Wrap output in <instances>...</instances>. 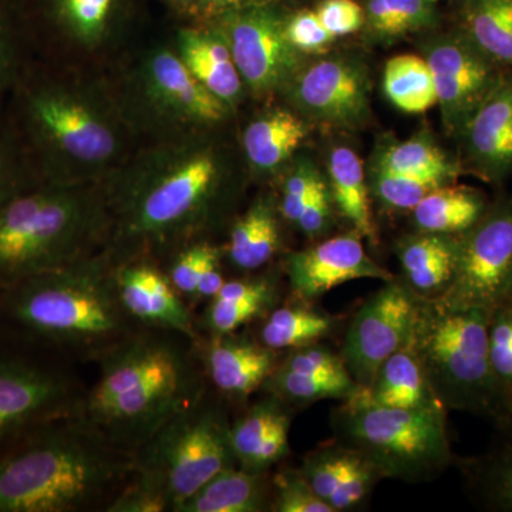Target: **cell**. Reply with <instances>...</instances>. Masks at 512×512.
<instances>
[{
	"label": "cell",
	"mask_w": 512,
	"mask_h": 512,
	"mask_svg": "<svg viewBox=\"0 0 512 512\" xmlns=\"http://www.w3.org/2000/svg\"><path fill=\"white\" fill-rule=\"evenodd\" d=\"M221 128L147 141L103 181L110 215L104 251L113 264L167 261L185 245L210 239L234 178Z\"/></svg>",
	"instance_id": "cell-1"
},
{
	"label": "cell",
	"mask_w": 512,
	"mask_h": 512,
	"mask_svg": "<svg viewBox=\"0 0 512 512\" xmlns=\"http://www.w3.org/2000/svg\"><path fill=\"white\" fill-rule=\"evenodd\" d=\"M2 123L40 184L101 183L138 147L107 77L37 57L13 87Z\"/></svg>",
	"instance_id": "cell-2"
},
{
	"label": "cell",
	"mask_w": 512,
	"mask_h": 512,
	"mask_svg": "<svg viewBox=\"0 0 512 512\" xmlns=\"http://www.w3.org/2000/svg\"><path fill=\"white\" fill-rule=\"evenodd\" d=\"M134 453L80 414L43 424L0 453V512L87 510L133 477Z\"/></svg>",
	"instance_id": "cell-3"
},
{
	"label": "cell",
	"mask_w": 512,
	"mask_h": 512,
	"mask_svg": "<svg viewBox=\"0 0 512 512\" xmlns=\"http://www.w3.org/2000/svg\"><path fill=\"white\" fill-rule=\"evenodd\" d=\"M185 340L190 339L151 328L128 336L101 357L99 380L83 397L80 416L134 453L205 393L194 349Z\"/></svg>",
	"instance_id": "cell-4"
},
{
	"label": "cell",
	"mask_w": 512,
	"mask_h": 512,
	"mask_svg": "<svg viewBox=\"0 0 512 512\" xmlns=\"http://www.w3.org/2000/svg\"><path fill=\"white\" fill-rule=\"evenodd\" d=\"M0 323L56 355L99 360L138 330L106 251L0 289Z\"/></svg>",
	"instance_id": "cell-5"
},
{
	"label": "cell",
	"mask_w": 512,
	"mask_h": 512,
	"mask_svg": "<svg viewBox=\"0 0 512 512\" xmlns=\"http://www.w3.org/2000/svg\"><path fill=\"white\" fill-rule=\"evenodd\" d=\"M109 235L103 181L36 185L0 207V289L99 254Z\"/></svg>",
	"instance_id": "cell-6"
},
{
	"label": "cell",
	"mask_w": 512,
	"mask_h": 512,
	"mask_svg": "<svg viewBox=\"0 0 512 512\" xmlns=\"http://www.w3.org/2000/svg\"><path fill=\"white\" fill-rule=\"evenodd\" d=\"M109 82L128 126L146 143L221 128L235 114L188 72L173 45L144 50Z\"/></svg>",
	"instance_id": "cell-7"
},
{
	"label": "cell",
	"mask_w": 512,
	"mask_h": 512,
	"mask_svg": "<svg viewBox=\"0 0 512 512\" xmlns=\"http://www.w3.org/2000/svg\"><path fill=\"white\" fill-rule=\"evenodd\" d=\"M491 313L480 308L417 309L407 345L416 353L427 379L451 406L473 412L507 409L488 352Z\"/></svg>",
	"instance_id": "cell-8"
},
{
	"label": "cell",
	"mask_w": 512,
	"mask_h": 512,
	"mask_svg": "<svg viewBox=\"0 0 512 512\" xmlns=\"http://www.w3.org/2000/svg\"><path fill=\"white\" fill-rule=\"evenodd\" d=\"M229 424L202 394L134 451L133 481L160 494L171 511L222 471L235 467Z\"/></svg>",
	"instance_id": "cell-9"
},
{
	"label": "cell",
	"mask_w": 512,
	"mask_h": 512,
	"mask_svg": "<svg viewBox=\"0 0 512 512\" xmlns=\"http://www.w3.org/2000/svg\"><path fill=\"white\" fill-rule=\"evenodd\" d=\"M56 356L0 323V453L43 424L80 414L83 397Z\"/></svg>",
	"instance_id": "cell-10"
},
{
	"label": "cell",
	"mask_w": 512,
	"mask_h": 512,
	"mask_svg": "<svg viewBox=\"0 0 512 512\" xmlns=\"http://www.w3.org/2000/svg\"><path fill=\"white\" fill-rule=\"evenodd\" d=\"M346 433L377 473L421 480L441 470L450 456L440 404L390 409L350 402Z\"/></svg>",
	"instance_id": "cell-11"
},
{
	"label": "cell",
	"mask_w": 512,
	"mask_h": 512,
	"mask_svg": "<svg viewBox=\"0 0 512 512\" xmlns=\"http://www.w3.org/2000/svg\"><path fill=\"white\" fill-rule=\"evenodd\" d=\"M19 8L37 59L92 72L123 49L126 0H29Z\"/></svg>",
	"instance_id": "cell-12"
},
{
	"label": "cell",
	"mask_w": 512,
	"mask_h": 512,
	"mask_svg": "<svg viewBox=\"0 0 512 512\" xmlns=\"http://www.w3.org/2000/svg\"><path fill=\"white\" fill-rule=\"evenodd\" d=\"M512 302V200L487 208L458 235L456 271L443 305L493 312Z\"/></svg>",
	"instance_id": "cell-13"
},
{
	"label": "cell",
	"mask_w": 512,
	"mask_h": 512,
	"mask_svg": "<svg viewBox=\"0 0 512 512\" xmlns=\"http://www.w3.org/2000/svg\"><path fill=\"white\" fill-rule=\"evenodd\" d=\"M369 69L348 53L306 59L279 96L308 121L342 131L360 130L372 120Z\"/></svg>",
	"instance_id": "cell-14"
},
{
	"label": "cell",
	"mask_w": 512,
	"mask_h": 512,
	"mask_svg": "<svg viewBox=\"0 0 512 512\" xmlns=\"http://www.w3.org/2000/svg\"><path fill=\"white\" fill-rule=\"evenodd\" d=\"M288 10L282 3L229 13L210 23L227 40L248 94L258 99L279 96L308 57L289 43Z\"/></svg>",
	"instance_id": "cell-15"
},
{
	"label": "cell",
	"mask_w": 512,
	"mask_h": 512,
	"mask_svg": "<svg viewBox=\"0 0 512 512\" xmlns=\"http://www.w3.org/2000/svg\"><path fill=\"white\" fill-rule=\"evenodd\" d=\"M420 49L433 74L443 126L458 136L507 72L460 28L429 37Z\"/></svg>",
	"instance_id": "cell-16"
},
{
	"label": "cell",
	"mask_w": 512,
	"mask_h": 512,
	"mask_svg": "<svg viewBox=\"0 0 512 512\" xmlns=\"http://www.w3.org/2000/svg\"><path fill=\"white\" fill-rule=\"evenodd\" d=\"M417 305L402 286L389 284L357 311L343 348V362L359 387L375 382L383 363L412 336Z\"/></svg>",
	"instance_id": "cell-17"
},
{
	"label": "cell",
	"mask_w": 512,
	"mask_h": 512,
	"mask_svg": "<svg viewBox=\"0 0 512 512\" xmlns=\"http://www.w3.org/2000/svg\"><path fill=\"white\" fill-rule=\"evenodd\" d=\"M114 279L124 311L138 325L178 333L197 342L190 309L157 261L134 258L114 264Z\"/></svg>",
	"instance_id": "cell-18"
},
{
	"label": "cell",
	"mask_w": 512,
	"mask_h": 512,
	"mask_svg": "<svg viewBox=\"0 0 512 512\" xmlns=\"http://www.w3.org/2000/svg\"><path fill=\"white\" fill-rule=\"evenodd\" d=\"M285 271L293 293L302 299L318 298L359 279L392 281L390 272L366 254L362 237L356 232L291 252L286 256Z\"/></svg>",
	"instance_id": "cell-19"
},
{
	"label": "cell",
	"mask_w": 512,
	"mask_h": 512,
	"mask_svg": "<svg viewBox=\"0 0 512 512\" xmlns=\"http://www.w3.org/2000/svg\"><path fill=\"white\" fill-rule=\"evenodd\" d=\"M458 137L468 167L487 181L512 175V74L478 107Z\"/></svg>",
	"instance_id": "cell-20"
},
{
	"label": "cell",
	"mask_w": 512,
	"mask_h": 512,
	"mask_svg": "<svg viewBox=\"0 0 512 512\" xmlns=\"http://www.w3.org/2000/svg\"><path fill=\"white\" fill-rule=\"evenodd\" d=\"M173 47L188 72L232 110L247 96L227 40L214 25L190 23L178 29Z\"/></svg>",
	"instance_id": "cell-21"
},
{
	"label": "cell",
	"mask_w": 512,
	"mask_h": 512,
	"mask_svg": "<svg viewBox=\"0 0 512 512\" xmlns=\"http://www.w3.org/2000/svg\"><path fill=\"white\" fill-rule=\"evenodd\" d=\"M311 124L289 107L259 113L242 131L241 148L252 175L269 178L284 173L309 134Z\"/></svg>",
	"instance_id": "cell-22"
},
{
	"label": "cell",
	"mask_w": 512,
	"mask_h": 512,
	"mask_svg": "<svg viewBox=\"0 0 512 512\" xmlns=\"http://www.w3.org/2000/svg\"><path fill=\"white\" fill-rule=\"evenodd\" d=\"M274 352L262 343L215 335L205 346V372L220 392L245 399L264 386L274 373Z\"/></svg>",
	"instance_id": "cell-23"
},
{
	"label": "cell",
	"mask_w": 512,
	"mask_h": 512,
	"mask_svg": "<svg viewBox=\"0 0 512 512\" xmlns=\"http://www.w3.org/2000/svg\"><path fill=\"white\" fill-rule=\"evenodd\" d=\"M289 426V414L278 397L256 404L229 427L235 460L244 470L264 474L288 453Z\"/></svg>",
	"instance_id": "cell-24"
},
{
	"label": "cell",
	"mask_w": 512,
	"mask_h": 512,
	"mask_svg": "<svg viewBox=\"0 0 512 512\" xmlns=\"http://www.w3.org/2000/svg\"><path fill=\"white\" fill-rule=\"evenodd\" d=\"M349 400L390 409H420L440 404L437 397L434 399L429 379L409 345L383 363L372 386L359 387Z\"/></svg>",
	"instance_id": "cell-25"
},
{
	"label": "cell",
	"mask_w": 512,
	"mask_h": 512,
	"mask_svg": "<svg viewBox=\"0 0 512 512\" xmlns=\"http://www.w3.org/2000/svg\"><path fill=\"white\" fill-rule=\"evenodd\" d=\"M278 201L262 195L235 218L229 231L227 254L241 271H255L268 264L281 248Z\"/></svg>",
	"instance_id": "cell-26"
},
{
	"label": "cell",
	"mask_w": 512,
	"mask_h": 512,
	"mask_svg": "<svg viewBox=\"0 0 512 512\" xmlns=\"http://www.w3.org/2000/svg\"><path fill=\"white\" fill-rule=\"evenodd\" d=\"M332 201L360 237L375 242V222L370 207V188L363 161L353 148L335 147L328 160Z\"/></svg>",
	"instance_id": "cell-27"
},
{
	"label": "cell",
	"mask_w": 512,
	"mask_h": 512,
	"mask_svg": "<svg viewBox=\"0 0 512 512\" xmlns=\"http://www.w3.org/2000/svg\"><path fill=\"white\" fill-rule=\"evenodd\" d=\"M458 235L420 232L399 247L404 274L416 291H446L456 271Z\"/></svg>",
	"instance_id": "cell-28"
},
{
	"label": "cell",
	"mask_w": 512,
	"mask_h": 512,
	"mask_svg": "<svg viewBox=\"0 0 512 512\" xmlns=\"http://www.w3.org/2000/svg\"><path fill=\"white\" fill-rule=\"evenodd\" d=\"M412 211L420 232L460 235L483 217L487 204L481 192L446 184L429 192Z\"/></svg>",
	"instance_id": "cell-29"
},
{
	"label": "cell",
	"mask_w": 512,
	"mask_h": 512,
	"mask_svg": "<svg viewBox=\"0 0 512 512\" xmlns=\"http://www.w3.org/2000/svg\"><path fill=\"white\" fill-rule=\"evenodd\" d=\"M370 167L433 178L443 184H453L460 175L456 161L448 157L429 133L416 134L402 143L384 141L373 154Z\"/></svg>",
	"instance_id": "cell-30"
},
{
	"label": "cell",
	"mask_w": 512,
	"mask_h": 512,
	"mask_svg": "<svg viewBox=\"0 0 512 512\" xmlns=\"http://www.w3.org/2000/svg\"><path fill=\"white\" fill-rule=\"evenodd\" d=\"M265 505L262 473L231 467L208 481L175 512H258Z\"/></svg>",
	"instance_id": "cell-31"
},
{
	"label": "cell",
	"mask_w": 512,
	"mask_h": 512,
	"mask_svg": "<svg viewBox=\"0 0 512 512\" xmlns=\"http://www.w3.org/2000/svg\"><path fill=\"white\" fill-rule=\"evenodd\" d=\"M460 29L512 73V0H463Z\"/></svg>",
	"instance_id": "cell-32"
},
{
	"label": "cell",
	"mask_w": 512,
	"mask_h": 512,
	"mask_svg": "<svg viewBox=\"0 0 512 512\" xmlns=\"http://www.w3.org/2000/svg\"><path fill=\"white\" fill-rule=\"evenodd\" d=\"M275 299V288L268 279L242 281L229 285L211 299L204 316L212 336L231 335L268 311Z\"/></svg>",
	"instance_id": "cell-33"
},
{
	"label": "cell",
	"mask_w": 512,
	"mask_h": 512,
	"mask_svg": "<svg viewBox=\"0 0 512 512\" xmlns=\"http://www.w3.org/2000/svg\"><path fill=\"white\" fill-rule=\"evenodd\" d=\"M440 0H362L365 28L375 42L433 29L439 22Z\"/></svg>",
	"instance_id": "cell-34"
},
{
	"label": "cell",
	"mask_w": 512,
	"mask_h": 512,
	"mask_svg": "<svg viewBox=\"0 0 512 512\" xmlns=\"http://www.w3.org/2000/svg\"><path fill=\"white\" fill-rule=\"evenodd\" d=\"M383 92L404 113H424L437 106L433 74L423 56L392 57L384 66Z\"/></svg>",
	"instance_id": "cell-35"
},
{
	"label": "cell",
	"mask_w": 512,
	"mask_h": 512,
	"mask_svg": "<svg viewBox=\"0 0 512 512\" xmlns=\"http://www.w3.org/2000/svg\"><path fill=\"white\" fill-rule=\"evenodd\" d=\"M33 57L19 3L0 0V123L6 101Z\"/></svg>",
	"instance_id": "cell-36"
},
{
	"label": "cell",
	"mask_w": 512,
	"mask_h": 512,
	"mask_svg": "<svg viewBox=\"0 0 512 512\" xmlns=\"http://www.w3.org/2000/svg\"><path fill=\"white\" fill-rule=\"evenodd\" d=\"M332 328V320L309 309H276L261 330L262 345L272 350L311 345Z\"/></svg>",
	"instance_id": "cell-37"
},
{
	"label": "cell",
	"mask_w": 512,
	"mask_h": 512,
	"mask_svg": "<svg viewBox=\"0 0 512 512\" xmlns=\"http://www.w3.org/2000/svg\"><path fill=\"white\" fill-rule=\"evenodd\" d=\"M266 387L281 402L312 403L323 399H350L359 390L352 377L302 375L276 367Z\"/></svg>",
	"instance_id": "cell-38"
},
{
	"label": "cell",
	"mask_w": 512,
	"mask_h": 512,
	"mask_svg": "<svg viewBox=\"0 0 512 512\" xmlns=\"http://www.w3.org/2000/svg\"><path fill=\"white\" fill-rule=\"evenodd\" d=\"M367 183H369L370 194L375 195L377 200L386 207L393 208V210L410 211L429 192L436 190L441 185H446L433 180V178L393 173V171L376 167H369Z\"/></svg>",
	"instance_id": "cell-39"
},
{
	"label": "cell",
	"mask_w": 512,
	"mask_h": 512,
	"mask_svg": "<svg viewBox=\"0 0 512 512\" xmlns=\"http://www.w3.org/2000/svg\"><path fill=\"white\" fill-rule=\"evenodd\" d=\"M224 254V249L211 239H202L175 251L167 259L168 266L164 271L181 296L195 299L201 276L208 266L220 261Z\"/></svg>",
	"instance_id": "cell-40"
},
{
	"label": "cell",
	"mask_w": 512,
	"mask_h": 512,
	"mask_svg": "<svg viewBox=\"0 0 512 512\" xmlns=\"http://www.w3.org/2000/svg\"><path fill=\"white\" fill-rule=\"evenodd\" d=\"M39 184L22 147L0 123V207Z\"/></svg>",
	"instance_id": "cell-41"
},
{
	"label": "cell",
	"mask_w": 512,
	"mask_h": 512,
	"mask_svg": "<svg viewBox=\"0 0 512 512\" xmlns=\"http://www.w3.org/2000/svg\"><path fill=\"white\" fill-rule=\"evenodd\" d=\"M488 352L495 379L507 397L512 399V305L491 312L488 325Z\"/></svg>",
	"instance_id": "cell-42"
},
{
	"label": "cell",
	"mask_w": 512,
	"mask_h": 512,
	"mask_svg": "<svg viewBox=\"0 0 512 512\" xmlns=\"http://www.w3.org/2000/svg\"><path fill=\"white\" fill-rule=\"evenodd\" d=\"M284 173L278 210L284 220L295 225L301 217L303 208L308 204L320 174L312 161L305 157L293 158Z\"/></svg>",
	"instance_id": "cell-43"
},
{
	"label": "cell",
	"mask_w": 512,
	"mask_h": 512,
	"mask_svg": "<svg viewBox=\"0 0 512 512\" xmlns=\"http://www.w3.org/2000/svg\"><path fill=\"white\" fill-rule=\"evenodd\" d=\"M285 33L289 43L306 57L325 55L338 40L323 25L316 10L308 8L288 12Z\"/></svg>",
	"instance_id": "cell-44"
},
{
	"label": "cell",
	"mask_w": 512,
	"mask_h": 512,
	"mask_svg": "<svg viewBox=\"0 0 512 512\" xmlns=\"http://www.w3.org/2000/svg\"><path fill=\"white\" fill-rule=\"evenodd\" d=\"M349 456L350 453L328 450L306 458L302 470L303 477L311 484L313 491L329 505L342 483Z\"/></svg>",
	"instance_id": "cell-45"
},
{
	"label": "cell",
	"mask_w": 512,
	"mask_h": 512,
	"mask_svg": "<svg viewBox=\"0 0 512 512\" xmlns=\"http://www.w3.org/2000/svg\"><path fill=\"white\" fill-rule=\"evenodd\" d=\"M274 510L279 512H333L332 507L313 491L302 473L288 471L275 478Z\"/></svg>",
	"instance_id": "cell-46"
},
{
	"label": "cell",
	"mask_w": 512,
	"mask_h": 512,
	"mask_svg": "<svg viewBox=\"0 0 512 512\" xmlns=\"http://www.w3.org/2000/svg\"><path fill=\"white\" fill-rule=\"evenodd\" d=\"M376 473L375 467L362 454L350 453L342 483L330 501L333 510H346L360 503L372 488Z\"/></svg>",
	"instance_id": "cell-47"
},
{
	"label": "cell",
	"mask_w": 512,
	"mask_h": 512,
	"mask_svg": "<svg viewBox=\"0 0 512 512\" xmlns=\"http://www.w3.org/2000/svg\"><path fill=\"white\" fill-rule=\"evenodd\" d=\"M313 9L326 29L338 39L353 35L365 26V10L356 0H320Z\"/></svg>",
	"instance_id": "cell-48"
},
{
	"label": "cell",
	"mask_w": 512,
	"mask_h": 512,
	"mask_svg": "<svg viewBox=\"0 0 512 512\" xmlns=\"http://www.w3.org/2000/svg\"><path fill=\"white\" fill-rule=\"evenodd\" d=\"M281 367L291 370V372L302 373V375L350 376L345 362L339 356L333 355L332 352L323 348H308V346L296 348Z\"/></svg>",
	"instance_id": "cell-49"
},
{
	"label": "cell",
	"mask_w": 512,
	"mask_h": 512,
	"mask_svg": "<svg viewBox=\"0 0 512 512\" xmlns=\"http://www.w3.org/2000/svg\"><path fill=\"white\" fill-rule=\"evenodd\" d=\"M481 484L491 504L501 510L512 511V448L490 461Z\"/></svg>",
	"instance_id": "cell-50"
},
{
	"label": "cell",
	"mask_w": 512,
	"mask_h": 512,
	"mask_svg": "<svg viewBox=\"0 0 512 512\" xmlns=\"http://www.w3.org/2000/svg\"><path fill=\"white\" fill-rule=\"evenodd\" d=\"M330 218H332V195H330L328 184L320 175L295 227L301 229L306 237L316 238L329 228Z\"/></svg>",
	"instance_id": "cell-51"
},
{
	"label": "cell",
	"mask_w": 512,
	"mask_h": 512,
	"mask_svg": "<svg viewBox=\"0 0 512 512\" xmlns=\"http://www.w3.org/2000/svg\"><path fill=\"white\" fill-rule=\"evenodd\" d=\"M107 511L110 512H164L171 511L170 504L164 497L148 490L133 481L127 485L114 501H111Z\"/></svg>",
	"instance_id": "cell-52"
},
{
	"label": "cell",
	"mask_w": 512,
	"mask_h": 512,
	"mask_svg": "<svg viewBox=\"0 0 512 512\" xmlns=\"http://www.w3.org/2000/svg\"><path fill=\"white\" fill-rule=\"evenodd\" d=\"M282 2L284 0H198L190 23L210 25V23L217 22L218 19L224 18L229 13Z\"/></svg>",
	"instance_id": "cell-53"
},
{
	"label": "cell",
	"mask_w": 512,
	"mask_h": 512,
	"mask_svg": "<svg viewBox=\"0 0 512 512\" xmlns=\"http://www.w3.org/2000/svg\"><path fill=\"white\" fill-rule=\"evenodd\" d=\"M225 284L224 275L221 272V259L208 266L207 271L201 276L197 286L195 299H212L221 291Z\"/></svg>",
	"instance_id": "cell-54"
},
{
	"label": "cell",
	"mask_w": 512,
	"mask_h": 512,
	"mask_svg": "<svg viewBox=\"0 0 512 512\" xmlns=\"http://www.w3.org/2000/svg\"><path fill=\"white\" fill-rule=\"evenodd\" d=\"M168 9L173 10L175 15L190 22L192 13L198 0H161Z\"/></svg>",
	"instance_id": "cell-55"
},
{
	"label": "cell",
	"mask_w": 512,
	"mask_h": 512,
	"mask_svg": "<svg viewBox=\"0 0 512 512\" xmlns=\"http://www.w3.org/2000/svg\"><path fill=\"white\" fill-rule=\"evenodd\" d=\"M289 2H305V0H289Z\"/></svg>",
	"instance_id": "cell-56"
},
{
	"label": "cell",
	"mask_w": 512,
	"mask_h": 512,
	"mask_svg": "<svg viewBox=\"0 0 512 512\" xmlns=\"http://www.w3.org/2000/svg\"><path fill=\"white\" fill-rule=\"evenodd\" d=\"M511 305H512V302H511Z\"/></svg>",
	"instance_id": "cell-57"
}]
</instances>
